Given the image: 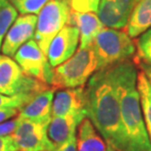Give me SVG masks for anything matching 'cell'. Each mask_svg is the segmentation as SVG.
<instances>
[{"label":"cell","instance_id":"6da1fadb","mask_svg":"<svg viewBox=\"0 0 151 151\" xmlns=\"http://www.w3.org/2000/svg\"><path fill=\"white\" fill-rule=\"evenodd\" d=\"M84 90L86 117L107 144L117 151H128L112 68L95 72Z\"/></svg>","mask_w":151,"mask_h":151},{"label":"cell","instance_id":"7a4b0ae2","mask_svg":"<svg viewBox=\"0 0 151 151\" xmlns=\"http://www.w3.org/2000/svg\"><path fill=\"white\" fill-rule=\"evenodd\" d=\"M111 68L128 151H151V141L144 124L137 86V69L129 60Z\"/></svg>","mask_w":151,"mask_h":151},{"label":"cell","instance_id":"3957f363","mask_svg":"<svg viewBox=\"0 0 151 151\" xmlns=\"http://www.w3.org/2000/svg\"><path fill=\"white\" fill-rule=\"evenodd\" d=\"M97 71V59L92 45L78 48L71 58L52 69L50 86L53 89L83 86Z\"/></svg>","mask_w":151,"mask_h":151},{"label":"cell","instance_id":"277c9868","mask_svg":"<svg viewBox=\"0 0 151 151\" xmlns=\"http://www.w3.org/2000/svg\"><path fill=\"white\" fill-rule=\"evenodd\" d=\"M91 45L98 70L128 61L135 52L134 41L127 32L106 27L96 35Z\"/></svg>","mask_w":151,"mask_h":151},{"label":"cell","instance_id":"5b68a950","mask_svg":"<svg viewBox=\"0 0 151 151\" xmlns=\"http://www.w3.org/2000/svg\"><path fill=\"white\" fill-rule=\"evenodd\" d=\"M70 13L69 0H50L39 12L34 39L46 56L52 39L68 24Z\"/></svg>","mask_w":151,"mask_h":151},{"label":"cell","instance_id":"8992f818","mask_svg":"<svg viewBox=\"0 0 151 151\" xmlns=\"http://www.w3.org/2000/svg\"><path fill=\"white\" fill-rule=\"evenodd\" d=\"M49 88L47 83L24 74L22 69L9 56L0 54V92L6 95H37Z\"/></svg>","mask_w":151,"mask_h":151},{"label":"cell","instance_id":"52a82bcc","mask_svg":"<svg viewBox=\"0 0 151 151\" xmlns=\"http://www.w3.org/2000/svg\"><path fill=\"white\" fill-rule=\"evenodd\" d=\"M12 137L18 150L23 151H54L55 148L47 137L50 121H32L19 118Z\"/></svg>","mask_w":151,"mask_h":151},{"label":"cell","instance_id":"ba28073f","mask_svg":"<svg viewBox=\"0 0 151 151\" xmlns=\"http://www.w3.org/2000/svg\"><path fill=\"white\" fill-rule=\"evenodd\" d=\"M14 58L24 74L50 86L53 68L48 62L47 56L42 52L35 39H29L23 44L15 54Z\"/></svg>","mask_w":151,"mask_h":151},{"label":"cell","instance_id":"9c48e42d","mask_svg":"<svg viewBox=\"0 0 151 151\" xmlns=\"http://www.w3.org/2000/svg\"><path fill=\"white\" fill-rule=\"evenodd\" d=\"M80 44V32L74 26L66 25L52 39L48 47L47 59L55 68L74 55Z\"/></svg>","mask_w":151,"mask_h":151},{"label":"cell","instance_id":"30bf717a","mask_svg":"<svg viewBox=\"0 0 151 151\" xmlns=\"http://www.w3.org/2000/svg\"><path fill=\"white\" fill-rule=\"evenodd\" d=\"M37 18L35 15H22L12 24L3 40L1 51L6 56L14 57L19 48L35 37Z\"/></svg>","mask_w":151,"mask_h":151},{"label":"cell","instance_id":"8fae6325","mask_svg":"<svg viewBox=\"0 0 151 151\" xmlns=\"http://www.w3.org/2000/svg\"><path fill=\"white\" fill-rule=\"evenodd\" d=\"M138 0H100L97 15L106 28L120 29L128 24Z\"/></svg>","mask_w":151,"mask_h":151},{"label":"cell","instance_id":"7c38bea8","mask_svg":"<svg viewBox=\"0 0 151 151\" xmlns=\"http://www.w3.org/2000/svg\"><path fill=\"white\" fill-rule=\"evenodd\" d=\"M78 113L86 114L84 86L64 88L56 93L52 102L51 117H62Z\"/></svg>","mask_w":151,"mask_h":151},{"label":"cell","instance_id":"4fadbf2b","mask_svg":"<svg viewBox=\"0 0 151 151\" xmlns=\"http://www.w3.org/2000/svg\"><path fill=\"white\" fill-rule=\"evenodd\" d=\"M84 117H86V113L51 118L47 128V137L54 148L57 149L62 146L74 134H77L78 127Z\"/></svg>","mask_w":151,"mask_h":151},{"label":"cell","instance_id":"5bb4252c","mask_svg":"<svg viewBox=\"0 0 151 151\" xmlns=\"http://www.w3.org/2000/svg\"><path fill=\"white\" fill-rule=\"evenodd\" d=\"M67 25L76 27L80 32V48L91 45L96 35L105 28L97 13H80L72 10Z\"/></svg>","mask_w":151,"mask_h":151},{"label":"cell","instance_id":"9a60e30c","mask_svg":"<svg viewBox=\"0 0 151 151\" xmlns=\"http://www.w3.org/2000/svg\"><path fill=\"white\" fill-rule=\"evenodd\" d=\"M54 89L48 88L39 92L31 101L23 106L19 111L18 117L21 119H28L32 121H50Z\"/></svg>","mask_w":151,"mask_h":151},{"label":"cell","instance_id":"2e32d148","mask_svg":"<svg viewBox=\"0 0 151 151\" xmlns=\"http://www.w3.org/2000/svg\"><path fill=\"white\" fill-rule=\"evenodd\" d=\"M77 150L107 151V143L87 117H84L78 125Z\"/></svg>","mask_w":151,"mask_h":151},{"label":"cell","instance_id":"e0dca14e","mask_svg":"<svg viewBox=\"0 0 151 151\" xmlns=\"http://www.w3.org/2000/svg\"><path fill=\"white\" fill-rule=\"evenodd\" d=\"M126 27L131 38L139 37L151 28V0H138Z\"/></svg>","mask_w":151,"mask_h":151},{"label":"cell","instance_id":"ac0fdd59","mask_svg":"<svg viewBox=\"0 0 151 151\" xmlns=\"http://www.w3.org/2000/svg\"><path fill=\"white\" fill-rule=\"evenodd\" d=\"M137 86L145 128L151 141V84L142 71L137 72Z\"/></svg>","mask_w":151,"mask_h":151},{"label":"cell","instance_id":"d6986e66","mask_svg":"<svg viewBox=\"0 0 151 151\" xmlns=\"http://www.w3.org/2000/svg\"><path fill=\"white\" fill-rule=\"evenodd\" d=\"M17 10L8 0V2L0 9V50H1L5 35L12 26V24L17 19Z\"/></svg>","mask_w":151,"mask_h":151},{"label":"cell","instance_id":"ffe728a7","mask_svg":"<svg viewBox=\"0 0 151 151\" xmlns=\"http://www.w3.org/2000/svg\"><path fill=\"white\" fill-rule=\"evenodd\" d=\"M50 0H9L21 15H37Z\"/></svg>","mask_w":151,"mask_h":151},{"label":"cell","instance_id":"44dd1931","mask_svg":"<svg viewBox=\"0 0 151 151\" xmlns=\"http://www.w3.org/2000/svg\"><path fill=\"white\" fill-rule=\"evenodd\" d=\"M35 95L31 94H16V95H6L0 93V109L5 108H17L21 109L23 106L32 100Z\"/></svg>","mask_w":151,"mask_h":151},{"label":"cell","instance_id":"7402d4cb","mask_svg":"<svg viewBox=\"0 0 151 151\" xmlns=\"http://www.w3.org/2000/svg\"><path fill=\"white\" fill-rule=\"evenodd\" d=\"M138 58L151 65V28L139 35L137 40Z\"/></svg>","mask_w":151,"mask_h":151},{"label":"cell","instance_id":"603a6c76","mask_svg":"<svg viewBox=\"0 0 151 151\" xmlns=\"http://www.w3.org/2000/svg\"><path fill=\"white\" fill-rule=\"evenodd\" d=\"M100 0H69L72 11L80 13H97Z\"/></svg>","mask_w":151,"mask_h":151},{"label":"cell","instance_id":"cb8c5ba5","mask_svg":"<svg viewBox=\"0 0 151 151\" xmlns=\"http://www.w3.org/2000/svg\"><path fill=\"white\" fill-rule=\"evenodd\" d=\"M19 117L17 116L16 119L6 121V122L0 123V137L5 135H11L16 129L18 124H19Z\"/></svg>","mask_w":151,"mask_h":151},{"label":"cell","instance_id":"d4e9b609","mask_svg":"<svg viewBox=\"0 0 151 151\" xmlns=\"http://www.w3.org/2000/svg\"><path fill=\"white\" fill-rule=\"evenodd\" d=\"M0 151H18L12 135L0 137Z\"/></svg>","mask_w":151,"mask_h":151},{"label":"cell","instance_id":"484cf974","mask_svg":"<svg viewBox=\"0 0 151 151\" xmlns=\"http://www.w3.org/2000/svg\"><path fill=\"white\" fill-rule=\"evenodd\" d=\"M19 109L17 108H5L0 109V123L6 122L11 118L17 117L19 115Z\"/></svg>","mask_w":151,"mask_h":151},{"label":"cell","instance_id":"4316f807","mask_svg":"<svg viewBox=\"0 0 151 151\" xmlns=\"http://www.w3.org/2000/svg\"><path fill=\"white\" fill-rule=\"evenodd\" d=\"M55 151H78L77 150V134H74L67 142L58 147Z\"/></svg>","mask_w":151,"mask_h":151},{"label":"cell","instance_id":"83f0119b","mask_svg":"<svg viewBox=\"0 0 151 151\" xmlns=\"http://www.w3.org/2000/svg\"><path fill=\"white\" fill-rule=\"evenodd\" d=\"M137 64L140 68V71H142L144 75L146 76L147 80L149 81V83L151 84V65L146 63L145 61H143V60H141L140 58L137 59Z\"/></svg>","mask_w":151,"mask_h":151},{"label":"cell","instance_id":"f1b7e54d","mask_svg":"<svg viewBox=\"0 0 151 151\" xmlns=\"http://www.w3.org/2000/svg\"><path fill=\"white\" fill-rule=\"evenodd\" d=\"M7 2H8V0H0V9H1Z\"/></svg>","mask_w":151,"mask_h":151},{"label":"cell","instance_id":"f546056e","mask_svg":"<svg viewBox=\"0 0 151 151\" xmlns=\"http://www.w3.org/2000/svg\"><path fill=\"white\" fill-rule=\"evenodd\" d=\"M107 151H117V150H115L112 146L109 145V144H107Z\"/></svg>","mask_w":151,"mask_h":151},{"label":"cell","instance_id":"4dcf8cb0","mask_svg":"<svg viewBox=\"0 0 151 151\" xmlns=\"http://www.w3.org/2000/svg\"><path fill=\"white\" fill-rule=\"evenodd\" d=\"M0 93H1V92H0Z\"/></svg>","mask_w":151,"mask_h":151}]
</instances>
